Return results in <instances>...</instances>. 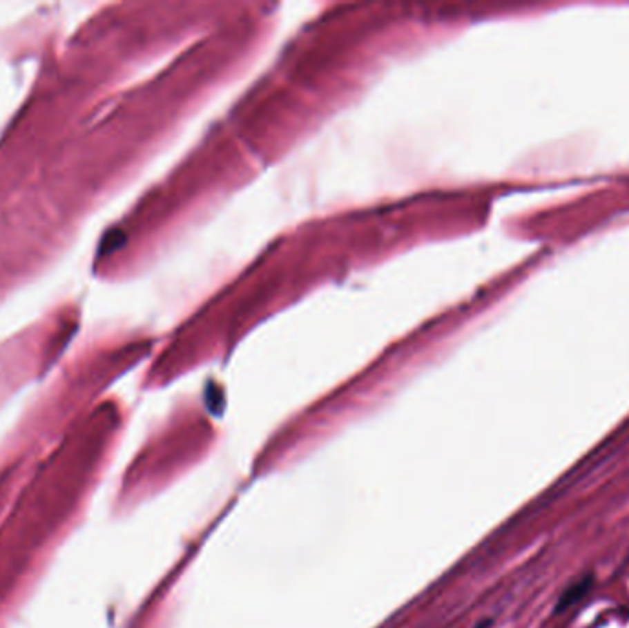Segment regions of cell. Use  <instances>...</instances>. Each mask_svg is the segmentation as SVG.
Returning a JSON list of instances; mask_svg holds the SVG:
<instances>
[{"label": "cell", "mask_w": 629, "mask_h": 628, "mask_svg": "<svg viewBox=\"0 0 629 628\" xmlns=\"http://www.w3.org/2000/svg\"><path fill=\"white\" fill-rule=\"evenodd\" d=\"M465 19L445 4L322 6L140 201L126 247L142 258L195 229L361 99L390 66L440 44Z\"/></svg>", "instance_id": "obj_1"}, {"label": "cell", "mask_w": 629, "mask_h": 628, "mask_svg": "<svg viewBox=\"0 0 629 628\" xmlns=\"http://www.w3.org/2000/svg\"><path fill=\"white\" fill-rule=\"evenodd\" d=\"M591 588H592V575H586V577L578 580V582H572V584H570L569 588L561 593V597H559L556 612L561 613V612H565L567 608L572 607V605H576V602H580L581 599L589 593Z\"/></svg>", "instance_id": "obj_3"}, {"label": "cell", "mask_w": 629, "mask_h": 628, "mask_svg": "<svg viewBox=\"0 0 629 628\" xmlns=\"http://www.w3.org/2000/svg\"><path fill=\"white\" fill-rule=\"evenodd\" d=\"M462 188L431 187L302 220L273 236L170 332L164 374L226 359L267 321L313 293L464 231Z\"/></svg>", "instance_id": "obj_2"}, {"label": "cell", "mask_w": 629, "mask_h": 628, "mask_svg": "<svg viewBox=\"0 0 629 628\" xmlns=\"http://www.w3.org/2000/svg\"><path fill=\"white\" fill-rule=\"evenodd\" d=\"M490 625H492V623H490V621H482V623L476 625L475 628H490Z\"/></svg>", "instance_id": "obj_4"}]
</instances>
